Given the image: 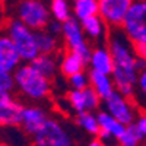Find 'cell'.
I'll use <instances>...</instances> for the list:
<instances>
[{
  "mask_svg": "<svg viewBox=\"0 0 146 146\" xmlns=\"http://www.w3.org/2000/svg\"><path fill=\"white\" fill-rule=\"evenodd\" d=\"M107 47L114 60V70L111 73L115 89L124 96L133 98L135 86L137 85L139 72L146 67V62L137 57L133 44L123 28H113L107 38Z\"/></svg>",
  "mask_w": 146,
  "mask_h": 146,
  "instance_id": "6da1fadb",
  "label": "cell"
},
{
  "mask_svg": "<svg viewBox=\"0 0 146 146\" xmlns=\"http://www.w3.org/2000/svg\"><path fill=\"white\" fill-rule=\"evenodd\" d=\"M80 23H82L85 35H88L92 40H98L101 36H104V34H105V25L107 23L104 22V19L100 15L89 16L86 19L80 21Z\"/></svg>",
  "mask_w": 146,
  "mask_h": 146,
  "instance_id": "ac0fdd59",
  "label": "cell"
},
{
  "mask_svg": "<svg viewBox=\"0 0 146 146\" xmlns=\"http://www.w3.org/2000/svg\"><path fill=\"white\" fill-rule=\"evenodd\" d=\"M136 126L139 127V130H140V133L145 136V139H146V114H140L137 118H136Z\"/></svg>",
  "mask_w": 146,
  "mask_h": 146,
  "instance_id": "f1b7e54d",
  "label": "cell"
},
{
  "mask_svg": "<svg viewBox=\"0 0 146 146\" xmlns=\"http://www.w3.org/2000/svg\"><path fill=\"white\" fill-rule=\"evenodd\" d=\"M143 146H146V143H145V145H143Z\"/></svg>",
  "mask_w": 146,
  "mask_h": 146,
  "instance_id": "d590c367",
  "label": "cell"
},
{
  "mask_svg": "<svg viewBox=\"0 0 146 146\" xmlns=\"http://www.w3.org/2000/svg\"><path fill=\"white\" fill-rule=\"evenodd\" d=\"M96 118H98V123H100L101 130L110 133V135H113L117 139V142H118V139L121 136H123V133L126 131L127 126L123 124L121 121H118L115 117H113L111 114L107 111V110H105V111H98Z\"/></svg>",
  "mask_w": 146,
  "mask_h": 146,
  "instance_id": "9a60e30c",
  "label": "cell"
},
{
  "mask_svg": "<svg viewBox=\"0 0 146 146\" xmlns=\"http://www.w3.org/2000/svg\"><path fill=\"white\" fill-rule=\"evenodd\" d=\"M89 79H91V86L95 89V92L100 95V98L102 101L105 98H108V96L115 91V85H114L111 75L101 73V72H96V70H91L89 72Z\"/></svg>",
  "mask_w": 146,
  "mask_h": 146,
  "instance_id": "4fadbf2b",
  "label": "cell"
},
{
  "mask_svg": "<svg viewBox=\"0 0 146 146\" xmlns=\"http://www.w3.org/2000/svg\"><path fill=\"white\" fill-rule=\"evenodd\" d=\"M45 29H47L48 32H51L53 35H56V36L63 35V22H60V21H57V19L50 21Z\"/></svg>",
  "mask_w": 146,
  "mask_h": 146,
  "instance_id": "4316f807",
  "label": "cell"
},
{
  "mask_svg": "<svg viewBox=\"0 0 146 146\" xmlns=\"http://www.w3.org/2000/svg\"><path fill=\"white\" fill-rule=\"evenodd\" d=\"M19 19L34 31L45 29L51 18V10L41 0H22L18 6Z\"/></svg>",
  "mask_w": 146,
  "mask_h": 146,
  "instance_id": "5b68a950",
  "label": "cell"
},
{
  "mask_svg": "<svg viewBox=\"0 0 146 146\" xmlns=\"http://www.w3.org/2000/svg\"><path fill=\"white\" fill-rule=\"evenodd\" d=\"M13 78L15 88L29 100H44L51 92V79L41 75L31 63L21 64L13 72Z\"/></svg>",
  "mask_w": 146,
  "mask_h": 146,
  "instance_id": "7a4b0ae2",
  "label": "cell"
},
{
  "mask_svg": "<svg viewBox=\"0 0 146 146\" xmlns=\"http://www.w3.org/2000/svg\"><path fill=\"white\" fill-rule=\"evenodd\" d=\"M22 58L9 35H0V69L13 73L21 66Z\"/></svg>",
  "mask_w": 146,
  "mask_h": 146,
  "instance_id": "30bf717a",
  "label": "cell"
},
{
  "mask_svg": "<svg viewBox=\"0 0 146 146\" xmlns=\"http://www.w3.org/2000/svg\"><path fill=\"white\" fill-rule=\"evenodd\" d=\"M135 51H136L137 57L143 58L146 62V44H136L135 45Z\"/></svg>",
  "mask_w": 146,
  "mask_h": 146,
  "instance_id": "f546056e",
  "label": "cell"
},
{
  "mask_svg": "<svg viewBox=\"0 0 146 146\" xmlns=\"http://www.w3.org/2000/svg\"><path fill=\"white\" fill-rule=\"evenodd\" d=\"M63 38L69 47V50L80 54L85 58V62L89 64L92 50L89 48L86 40H85V32H83L82 23L79 19L72 16L70 19L63 22Z\"/></svg>",
  "mask_w": 146,
  "mask_h": 146,
  "instance_id": "52a82bcc",
  "label": "cell"
},
{
  "mask_svg": "<svg viewBox=\"0 0 146 146\" xmlns=\"http://www.w3.org/2000/svg\"><path fill=\"white\" fill-rule=\"evenodd\" d=\"M47 114L44 110L38 108V107H23L22 110V121L21 126L25 130L28 135H35L44 123L47 121Z\"/></svg>",
  "mask_w": 146,
  "mask_h": 146,
  "instance_id": "8fae6325",
  "label": "cell"
},
{
  "mask_svg": "<svg viewBox=\"0 0 146 146\" xmlns=\"http://www.w3.org/2000/svg\"><path fill=\"white\" fill-rule=\"evenodd\" d=\"M35 38L40 48V54H53L58 47L57 36L53 35L51 32H48L47 29L35 31Z\"/></svg>",
  "mask_w": 146,
  "mask_h": 146,
  "instance_id": "ffe728a7",
  "label": "cell"
},
{
  "mask_svg": "<svg viewBox=\"0 0 146 146\" xmlns=\"http://www.w3.org/2000/svg\"><path fill=\"white\" fill-rule=\"evenodd\" d=\"M135 0H98L100 16L104 19L107 27L120 28L124 22V18Z\"/></svg>",
  "mask_w": 146,
  "mask_h": 146,
  "instance_id": "9c48e42d",
  "label": "cell"
},
{
  "mask_svg": "<svg viewBox=\"0 0 146 146\" xmlns=\"http://www.w3.org/2000/svg\"><path fill=\"white\" fill-rule=\"evenodd\" d=\"M72 2H76V0H72Z\"/></svg>",
  "mask_w": 146,
  "mask_h": 146,
  "instance_id": "e575fe53",
  "label": "cell"
},
{
  "mask_svg": "<svg viewBox=\"0 0 146 146\" xmlns=\"http://www.w3.org/2000/svg\"><path fill=\"white\" fill-rule=\"evenodd\" d=\"M121 28L135 45L146 44V0L133 2Z\"/></svg>",
  "mask_w": 146,
  "mask_h": 146,
  "instance_id": "277c9868",
  "label": "cell"
},
{
  "mask_svg": "<svg viewBox=\"0 0 146 146\" xmlns=\"http://www.w3.org/2000/svg\"><path fill=\"white\" fill-rule=\"evenodd\" d=\"M0 146H6V145H3V143H0Z\"/></svg>",
  "mask_w": 146,
  "mask_h": 146,
  "instance_id": "836d02e7",
  "label": "cell"
},
{
  "mask_svg": "<svg viewBox=\"0 0 146 146\" xmlns=\"http://www.w3.org/2000/svg\"><path fill=\"white\" fill-rule=\"evenodd\" d=\"M15 88V78L12 72H6L0 69V91L12 92Z\"/></svg>",
  "mask_w": 146,
  "mask_h": 146,
  "instance_id": "484cf974",
  "label": "cell"
},
{
  "mask_svg": "<svg viewBox=\"0 0 146 146\" xmlns=\"http://www.w3.org/2000/svg\"><path fill=\"white\" fill-rule=\"evenodd\" d=\"M89 66L92 70L111 75L114 70V60H113V56L108 50V47L94 48L91 53V58H89Z\"/></svg>",
  "mask_w": 146,
  "mask_h": 146,
  "instance_id": "7c38bea8",
  "label": "cell"
},
{
  "mask_svg": "<svg viewBox=\"0 0 146 146\" xmlns=\"http://www.w3.org/2000/svg\"><path fill=\"white\" fill-rule=\"evenodd\" d=\"M7 35L15 42L22 62L31 63L32 60L40 54V48L36 44L35 31L27 27L21 19L12 21L7 27Z\"/></svg>",
  "mask_w": 146,
  "mask_h": 146,
  "instance_id": "3957f363",
  "label": "cell"
},
{
  "mask_svg": "<svg viewBox=\"0 0 146 146\" xmlns=\"http://www.w3.org/2000/svg\"><path fill=\"white\" fill-rule=\"evenodd\" d=\"M13 100V96L10 95V92H5V91H0V107L7 104L9 101Z\"/></svg>",
  "mask_w": 146,
  "mask_h": 146,
  "instance_id": "4dcf8cb0",
  "label": "cell"
},
{
  "mask_svg": "<svg viewBox=\"0 0 146 146\" xmlns=\"http://www.w3.org/2000/svg\"><path fill=\"white\" fill-rule=\"evenodd\" d=\"M69 82H70L73 89H85V88H88L91 85L89 75H88V73H85V70L76 73V75H73V76H70Z\"/></svg>",
  "mask_w": 146,
  "mask_h": 146,
  "instance_id": "d4e9b609",
  "label": "cell"
},
{
  "mask_svg": "<svg viewBox=\"0 0 146 146\" xmlns=\"http://www.w3.org/2000/svg\"><path fill=\"white\" fill-rule=\"evenodd\" d=\"M78 124L85 130L88 131L89 135L98 136V133L101 131L98 118H96L95 114H92V111H83L78 114Z\"/></svg>",
  "mask_w": 146,
  "mask_h": 146,
  "instance_id": "7402d4cb",
  "label": "cell"
},
{
  "mask_svg": "<svg viewBox=\"0 0 146 146\" xmlns=\"http://www.w3.org/2000/svg\"><path fill=\"white\" fill-rule=\"evenodd\" d=\"M88 63L85 62V58L78 54L76 51H69L63 58H62V63H60V70L64 76L70 78L73 75H76L79 72L85 70V66Z\"/></svg>",
  "mask_w": 146,
  "mask_h": 146,
  "instance_id": "2e32d148",
  "label": "cell"
},
{
  "mask_svg": "<svg viewBox=\"0 0 146 146\" xmlns=\"http://www.w3.org/2000/svg\"><path fill=\"white\" fill-rule=\"evenodd\" d=\"M145 140L146 139L140 133L136 123H131L126 127V131L123 133V136L118 139V143L123 145V146H143Z\"/></svg>",
  "mask_w": 146,
  "mask_h": 146,
  "instance_id": "44dd1931",
  "label": "cell"
},
{
  "mask_svg": "<svg viewBox=\"0 0 146 146\" xmlns=\"http://www.w3.org/2000/svg\"><path fill=\"white\" fill-rule=\"evenodd\" d=\"M137 88L139 91L143 94V96L146 98V67L143 70L139 72V78H137Z\"/></svg>",
  "mask_w": 146,
  "mask_h": 146,
  "instance_id": "83f0119b",
  "label": "cell"
},
{
  "mask_svg": "<svg viewBox=\"0 0 146 146\" xmlns=\"http://www.w3.org/2000/svg\"><path fill=\"white\" fill-rule=\"evenodd\" d=\"M67 100H69V104L72 105V108L78 114L86 111V98H85L83 89H72L67 94Z\"/></svg>",
  "mask_w": 146,
  "mask_h": 146,
  "instance_id": "cb8c5ba5",
  "label": "cell"
},
{
  "mask_svg": "<svg viewBox=\"0 0 146 146\" xmlns=\"http://www.w3.org/2000/svg\"><path fill=\"white\" fill-rule=\"evenodd\" d=\"M22 110H23V107L15 100H12L7 104L2 105L0 107V126L2 127L21 126Z\"/></svg>",
  "mask_w": 146,
  "mask_h": 146,
  "instance_id": "5bb4252c",
  "label": "cell"
},
{
  "mask_svg": "<svg viewBox=\"0 0 146 146\" xmlns=\"http://www.w3.org/2000/svg\"><path fill=\"white\" fill-rule=\"evenodd\" d=\"M34 146H73V140L58 121L47 118L44 126L34 135Z\"/></svg>",
  "mask_w": 146,
  "mask_h": 146,
  "instance_id": "8992f818",
  "label": "cell"
},
{
  "mask_svg": "<svg viewBox=\"0 0 146 146\" xmlns=\"http://www.w3.org/2000/svg\"><path fill=\"white\" fill-rule=\"evenodd\" d=\"M105 110L115 117L118 121H121L123 124L129 126L131 123H135L136 118V108L133 105V98L124 96L123 94H120L117 89L104 100Z\"/></svg>",
  "mask_w": 146,
  "mask_h": 146,
  "instance_id": "ba28073f",
  "label": "cell"
},
{
  "mask_svg": "<svg viewBox=\"0 0 146 146\" xmlns=\"http://www.w3.org/2000/svg\"><path fill=\"white\" fill-rule=\"evenodd\" d=\"M89 146H107V145H105L102 140H100L98 137H96V139H94V140L89 143Z\"/></svg>",
  "mask_w": 146,
  "mask_h": 146,
  "instance_id": "1f68e13d",
  "label": "cell"
},
{
  "mask_svg": "<svg viewBox=\"0 0 146 146\" xmlns=\"http://www.w3.org/2000/svg\"><path fill=\"white\" fill-rule=\"evenodd\" d=\"M115 146H123V145H120V143H117V145H115Z\"/></svg>",
  "mask_w": 146,
  "mask_h": 146,
  "instance_id": "d6a6232c",
  "label": "cell"
},
{
  "mask_svg": "<svg viewBox=\"0 0 146 146\" xmlns=\"http://www.w3.org/2000/svg\"><path fill=\"white\" fill-rule=\"evenodd\" d=\"M50 10H51V16L60 22H66L73 15V9L70 7L67 0H51Z\"/></svg>",
  "mask_w": 146,
  "mask_h": 146,
  "instance_id": "603a6c76",
  "label": "cell"
},
{
  "mask_svg": "<svg viewBox=\"0 0 146 146\" xmlns=\"http://www.w3.org/2000/svg\"><path fill=\"white\" fill-rule=\"evenodd\" d=\"M31 64L48 79H53L57 73V62L53 54H38Z\"/></svg>",
  "mask_w": 146,
  "mask_h": 146,
  "instance_id": "e0dca14e",
  "label": "cell"
},
{
  "mask_svg": "<svg viewBox=\"0 0 146 146\" xmlns=\"http://www.w3.org/2000/svg\"><path fill=\"white\" fill-rule=\"evenodd\" d=\"M73 16L79 21H83L89 16L100 13L98 0H76L73 2Z\"/></svg>",
  "mask_w": 146,
  "mask_h": 146,
  "instance_id": "d6986e66",
  "label": "cell"
}]
</instances>
